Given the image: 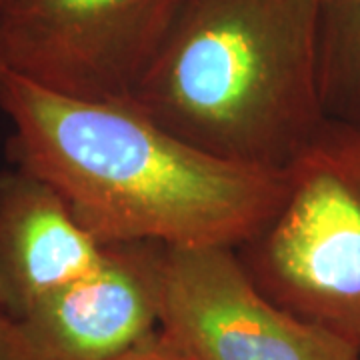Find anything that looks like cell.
<instances>
[{
  "label": "cell",
  "instance_id": "cell-1",
  "mask_svg": "<svg viewBox=\"0 0 360 360\" xmlns=\"http://www.w3.org/2000/svg\"><path fill=\"white\" fill-rule=\"evenodd\" d=\"M18 168L49 182L101 245L240 248L283 205L288 170L222 160L156 124L132 103L56 94L6 72Z\"/></svg>",
  "mask_w": 360,
  "mask_h": 360
},
{
  "label": "cell",
  "instance_id": "cell-2",
  "mask_svg": "<svg viewBox=\"0 0 360 360\" xmlns=\"http://www.w3.org/2000/svg\"><path fill=\"white\" fill-rule=\"evenodd\" d=\"M319 26V0H182L130 103L208 155L288 170L326 122Z\"/></svg>",
  "mask_w": 360,
  "mask_h": 360
},
{
  "label": "cell",
  "instance_id": "cell-3",
  "mask_svg": "<svg viewBox=\"0 0 360 360\" xmlns=\"http://www.w3.org/2000/svg\"><path fill=\"white\" fill-rule=\"evenodd\" d=\"M236 255L274 304L360 350V130L322 124L278 212Z\"/></svg>",
  "mask_w": 360,
  "mask_h": 360
},
{
  "label": "cell",
  "instance_id": "cell-4",
  "mask_svg": "<svg viewBox=\"0 0 360 360\" xmlns=\"http://www.w3.org/2000/svg\"><path fill=\"white\" fill-rule=\"evenodd\" d=\"M182 0H0L8 72L92 103H130Z\"/></svg>",
  "mask_w": 360,
  "mask_h": 360
},
{
  "label": "cell",
  "instance_id": "cell-5",
  "mask_svg": "<svg viewBox=\"0 0 360 360\" xmlns=\"http://www.w3.org/2000/svg\"><path fill=\"white\" fill-rule=\"evenodd\" d=\"M158 340L180 360H356L359 348L258 288L231 246H167Z\"/></svg>",
  "mask_w": 360,
  "mask_h": 360
},
{
  "label": "cell",
  "instance_id": "cell-6",
  "mask_svg": "<svg viewBox=\"0 0 360 360\" xmlns=\"http://www.w3.org/2000/svg\"><path fill=\"white\" fill-rule=\"evenodd\" d=\"M165 245H108L104 262L20 321L26 360H116L158 330Z\"/></svg>",
  "mask_w": 360,
  "mask_h": 360
},
{
  "label": "cell",
  "instance_id": "cell-7",
  "mask_svg": "<svg viewBox=\"0 0 360 360\" xmlns=\"http://www.w3.org/2000/svg\"><path fill=\"white\" fill-rule=\"evenodd\" d=\"M108 245L25 168L0 172V310L20 321L44 296L94 272Z\"/></svg>",
  "mask_w": 360,
  "mask_h": 360
},
{
  "label": "cell",
  "instance_id": "cell-8",
  "mask_svg": "<svg viewBox=\"0 0 360 360\" xmlns=\"http://www.w3.org/2000/svg\"><path fill=\"white\" fill-rule=\"evenodd\" d=\"M319 84L326 120L360 130V0L321 4Z\"/></svg>",
  "mask_w": 360,
  "mask_h": 360
},
{
  "label": "cell",
  "instance_id": "cell-9",
  "mask_svg": "<svg viewBox=\"0 0 360 360\" xmlns=\"http://www.w3.org/2000/svg\"><path fill=\"white\" fill-rule=\"evenodd\" d=\"M0 360H26L16 321L0 310Z\"/></svg>",
  "mask_w": 360,
  "mask_h": 360
},
{
  "label": "cell",
  "instance_id": "cell-10",
  "mask_svg": "<svg viewBox=\"0 0 360 360\" xmlns=\"http://www.w3.org/2000/svg\"><path fill=\"white\" fill-rule=\"evenodd\" d=\"M116 360H180L176 354H172L160 340L158 336H153L150 340H146L144 345L136 347L134 350L127 352L124 356Z\"/></svg>",
  "mask_w": 360,
  "mask_h": 360
},
{
  "label": "cell",
  "instance_id": "cell-11",
  "mask_svg": "<svg viewBox=\"0 0 360 360\" xmlns=\"http://www.w3.org/2000/svg\"><path fill=\"white\" fill-rule=\"evenodd\" d=\"M8 72V68H6V63H4V54H2V46H0V82H2V78L4 75Z\"/></svg>",
  "mask_w": 360,
  "mask_h": 360
},
{
  "label": "cell",
  "instance_id": "cell-12",
  "mask_svg": "<svg viewBox=\"0 0 360 360\" xmlns=\"http://www.w3.org/2000/svg\"><path fill=\"white\" fill-rule=\"evenodd\" d=\"M321 4H330V2H335V0H319Z\"/></svg>",
  "mask_w": 360,
  "mask_h": 360
},
{
  "label": "cell",
  "instance_id": "cell-13",
  "mask_svg": "<svg viewBox=\"0 0 360 360\" xmlns=\"http://www.w3.org/2000/svg\"><path fill=\"white\" fill-rule=\"evenodd\" d=\"M356 360H360V356H359V359H356Z\"/></svg>",
  "mask_w": 360,
  "mask_h": 360
}]
</instances>
